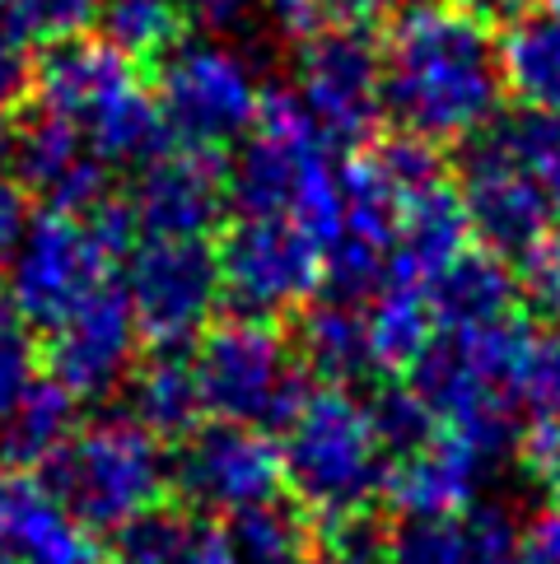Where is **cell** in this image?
Returning a JSON list of instances; mask_svg holds the SVG:
<instances>
[{"instance_id": "1", "label": "cell", "mask_w": 560, "mask_h": 564, "mask_svg": "<svg viewBox=\"0 0 560 564\" xmlns=\"http://www.w3.org/2000/svg\"><path fill=\"white\" fill-rule=\"evenodd\" d=\"M505 98V66L486 24L449 0L397 10L384 47V112L430 145L482 135Z\"/></svg>"}, {"instance_id": "2", "label": "cell", "mask_w": 560, "mask_h": 564, "mask_svg": "<svg viewBox=\"0 0 560 564\" xmlns=\"http://www.w3.org/2000/svg\"><path fill=\"white\" fill-rule=\"evenodd\" d=\"M33 94L37 112L79 131L108 169H140L169 145L154 94L140 85L131 56L117 52L108 37H71L47 47L33 70Z\"/></svg>"}, {"instance_id": "3", "label": "cell", "mask_w": 560, "mask_h": 564, "mask_svg": "<svg viewBox=\"0 0 560 564\" xmlns=\"http://www.w3.org/2000/svg\"><path fill=\"white\" fill-rule=\"evenodd\" d=\"M225 183L244 215H290L323 243V252L342 229V164L327 154V140L309 122L294 89H271L262 98V112L225 169Z\"/></svg>"}, {"instance_id": "4", "label": "cell", "mask_w": 560, "mask_h": 564, "mask_svg": "<svg viewBox=\"0 0 560 564\" xmlns=\"http://www.w3.org/2000/svg\"><path fill=\"white\" fill-rule=\"evenodd\" d=\"M280 434V480H290L304 509L323 518L365 513L384 490V448L365 401H355L346 388L304 392Z\"/></svg>"}, {"instance_id": "5", "label": "cell", "mask_w": 560, "mask_h": 564, "mask_svg": "<svg viewBox=\"0 0 560 564\" xmlns=\"http://www.w3.org/2000/svg\"><path fill=\"white\" fill-rule=\"evenodd\" d=\"M43 486L89 532H117L159 509L169 490V457L131 415H104L75 430L43 467Z\"/></svg>"}, {"instance_id": "6", "label": "cell", "mask_w": 560, "mask_h": 564, "mask_svg": "<svg viewBox=\"0 0 560 564\" xmlns=\"http://www.w3.org/2000/svg\"><path fill=\"white\" fill-rule=\"evenodd\" d=\"M192 365L206 411L252 430H280L309 392V369L299 365L286 332L271 327V317L238 313L229 322H215L202 332V350Z\"/></svg>"}, {"instance_id": "7", "label": "cell", "mask_w": 560, "mask_h": 564, "mask_svg": "<svg viewBox=\"0 0 560 564\" xmlns=\"http://www.w3.org/2000/svg\"><path fill=\"white\" fill-rule=\"evenodd\" d=\"M154 62V104L164 112L169 140L219 154L252 131L267 89L234 47L211 37H173Z\"/></svg>"}, {"instance_id": "8", "label": "cell", "mask_w": 560, "mask_h": 564, "mask_svg": "<svg viewBox=\"0 0 560 564\" xmlns=\"http://www.w3.org/2000/svg\"><path fill=\"white\" fill-rule=\"evenodd\" d=\"M127 304L140 340L154 350H187L202 340L225 299L219 257L206 238H146L127 252Z\"/></svg>"}, {"instance_id": "9", "label": "cell", "mask_w": 560, "mask_h": 564, "mask_svg": "<svg viewBox=\"0 0 560 564\" xmlns=\"http://www.w3.org/2000/svg\"><path fill=\"white\" fill-rule=\"evenodd\" d=\"M294 98L327 145H365L384 117V47L359 24L309 29L294 56Z\"/></svg>"}, {"instance_id": "10", "label": "cell", "mask_w": 560, "mask_h": 564, "mask_svg": "<svg viewBox=\"0 0 560 564\" xmlns=\"http://www.w3.org/2000/svg\"><path fill=\"white\" fill-rule=\"evenodd\" d=\"M10 261V299L29 317V327H56L75 304L108 285L117 252L98 238L89 215L43 210L29 219L24 238L14 243Z\"/></svg>"}, {"instance_id": "11", "label": "cell", "mask_w": 560, "mask_h": 564, "mask_svg": "<svg viewBox=\"0 0 560 564\" xmlns=\"http://www.w3.org/2000/svg\"><path fill=\"white\" fill-rule=\"evenodd\" d=\"M215 257L225 299L252 317L304 308L323 285V243L290 215H244Z\"/></svg>"}, {"instance_id": "12", "label": "cell", "mask_w": 560, "mask_h": 564, "mask_svg": "<svg viewBox=\"0 0 560 564\" xmlns=\"http://www.w3.org/2000/svg\"><path fill=\"white\" fill-rule=\"evenodd\" d=\"M169 486L206 513H238L280 495V453L262 430L238 420L196 425L169 462Z\"/></svg>"}, {"instance_id": "13", "label": "cell", "mask_w": 560, "mask_h": 564, "mask_svg": "<svg viewBox=\"0 0 560 564\" xmlns=\"http://www.w3.org/2000/svg\"><path fill=\"white\" fill-rule=\"evenodd\" d=\"M47 369L75 401L108 397L136 369L140 332L127 304V290L108 280L85 304H75L56 327H47Z\"/></svg>"}, {"instance_id": "14", "label": "cell", "mask_w": 560, "mask_h": 564, "mask_svg": "<svg viewBox=\"0 0 560 564\" xmlns=\"http://www.w3.org/2000/svg\"><path fill=\"white\" fill-rule=\"evenodd\" d=\"M136 234L146 238H206L229 206L225 164L211 150H159L136 169L131 196L122 200Z\"/></svg>"}, {"instance_id": "15", "label": "cell", "mask_w": 560, "mask_h": 564, "mask_svg": "<svg viewBox=\"0 0 560 564\" xmlns=\"http://www.w3.org/2000/svg\"><path fill=\"white\" fill-rule=\"evenodd\" d=\"M457 196L467 210V229L499 257H528L551 234L547 192L495 135L467 154Z\"/></svg>"}, {"instance_id": "16", "label": "cell", "mask_w": 560, "mask_h": 564, "mask_svg": "<svg viewBox=\"0 0 560 564\" xmlns=\"http://www.w3.org/2000/svg\"><path fill=\"white\" fill-rule=\"evenodd\" d=\"M10 173L24 183V192L43 196L47 210H75V215L94 210L108 187V164L89 150V140L47 112H33L14 127Z\"/></svg>"}, {"instance_id": "17", "label": "cell", "mask_w": 560, "mask_h": 564, "mask_svg": "<svg viewBox=\"0 0 560 564\" xmlns=\"http://www.w3.org/2000/svg\"><path fill=\"white\" fill-rule=\"evenodd\" d=\"M0 560L6 564H104L94 532L43 480H0Z\"/></svg>"}, {"instance_id": "18", "label": "cell", "mask_w": 560, "mask_h": 564, "mask_svg": "<svg viewBox=\"0 0 560 564\" xmlns=\"http://www.w3.org/2000/svg\"><path fill=\"white\" fill-rule=\"evenodd\" d=\"M482 467L486 462L463 438L439 430L420 448L392 457V467L384 471V495L402 518H457L472 509Z\"/></svg>"}, {"instance_id": "19", "label": "cell", "mask_w": 560, "mask_h": 564, "mask_svg": "<svg viewBox=\"0 0 560 564\" xmlns=\"http://www.w3.org/2000/svg\"><path fill=\"white\" fill-rule=\"evenodd\" d=\"M467 210L463 196L449 177L426 183L402 196V210H397V238L388 252V275L384 280H402V285H420L449 267V261L467 248Z\"/></svg>"}, {"instance_id": "20", "label": "cell", "mask_w": 560, "mask_h": 564, "mask_svg": "<svg viewBox=\"0 0 560 564\" xmlns=\"http://www.w3.org/2000/svg\"><path fill=\"white\" fill-rule=\"evenodd\" d=\"M514 518L505 509H467L457 518H407L388 532V564H518Z\"/></svg>"}, {"instance_id": "21", "label": "cell", "mask_w": 560, "mask_h": 564, "mask_svg": "<svg viewBox=\"0 0 560 564\" xmlns=\"http://www.w3.org/2000/svg\"><path fill=\"white\" fill-rule=\"evenodd\" d=\"M426 299L434 322H444V327H495L518 308V275L499 252L463 248L426 285Z\"/></svg>"}, {"instance_id": "22", "label": "cell", "mask_w": 560, "mask_h": 564, "mask_svg": "<svg viewBox=\"0 0 560 564\" xmlns=\"http://www.w3.org/2000/svg\"><path fill=\"white\" fill-rule=\"evenodd\" d=\"M290 346L299 355V365H304L309 373H317V378H327L332 388L365 378V369L374 365L365 308H359L355 299H346V294L309 299V304L299 308Z\"/></svg>"}, {"instance_id": "23", "label": "cell", "mask_w": 560, "mask_h": 564, "mask_svg": "<svg viewBox=\"0 0 560 564\" xmlns=\"http://www.w3.org/2000/svg\"><path fill=\"white\" fill-rule=\"evenodd\" d=\"M127 415L154 438H183L202 425V382L187 350H154L127 373Z\"/></svg>"}, {"instance_id": "24", "label": "cell", "mask_w": 560, "mask_h": 564, "mask_svg": "<svg viewBox=\"0 0 560 564\" xmlns=\"http://www.w3.org/2000/svg\"><path fill=\"white\" fill-rule=\"evenodd\" d=\"M499 66H505V85L532 112L560 117V0H542L524 19H514L499 47Z\"/></svg>"}, {"instance_id": "25", "label": "cell", "mask_w": 560, "mask_h": 564, "mask_svg": "<svg viewBox=\"0 0 560 564\" xmlns=\"http://www.w3.org/2000/svg\"><path fill=\"white\" fill-rule=\"evenodd\" d=\"M79 430L75 397L56 378H33L24 397L0 420V462L10 467H47L56 448Z\"/></svg>"}, {"instance_id": "26", "label": "cell", "mask_w": 560, "mask_h": 564, "mask_svg": "<svg viewBox=\"0 0 560 564\" xmlns=\"http://www.w3.org/2000/svg\"><path fill=\"white\" fill-rule=\"evenodd\" d=\"M374 304L365 308L369 327V355L378 369H411L416 355L426 350V340L434 336V313L420 285H402V280H384L374 294Z\"/></svg>"}, {"instance_id": "27", "label": "cell", "mask_w": 560, "mask_h": 564, "mask_svg": "<svg viewBox=\"0 0 560 564\" xmlns=\"http://www.w3.org/2000/svg\"><path fill=\"white\" fill-rule=\"evenodd\" d=\"M238 564H304L313 546L309 518L286 499H262L252 509H238L225 522Z\"/></svg>"}, {"instance_id": "28", "label": "cell", "mask_w": 560, "mask_h": 564, "mask_svg": "<svg viewBox=\"0 0 560 564\" xmlns=\"http://www.w3.org/2000/svg\"><path fill=\"white\" fill-rule=\"evenodd\" d=\"M98 24L108 29V43L127 56H159L177 37V6L173 0H104Z\"/></svg>"}, {"instance_id": "29", "label": "cell", "mask_w": 560, "mask_h": 564, "mask_svg": "<svg viewBox=\"0 0 560 564\" xmlns=\"http://www.w3.org/2000/svg\"><path fill=\"white\" fill-rule=\"evenodd\" d=\"M365 415H369L374 438H378V448H384V457H402V453L420 448L426 438H434V434H439L434 411L416 397L411 382H407V388H397V382H388V388H378V392L369 397Z\"/></svg>"}, {"instance_id": "30", "label": "cell", "mask_w": 560, "mask_h": 564, "mask_svg": "<svg viewBox=\"0 0 560 564\" xmlns=\"http://www.w3.org/2000/svg\"><path fill=\"white\" fill-rule=\"evenodd\" d=\"M495 140L537 177V187L547 192L551 210H560V117L528 108L524 117L499 127Z\"/></svg>"}, {"instance_id": "31", "label": "cell", "mask_w": 560, "mask_h": 564, "mask_svg": "<svg viewBox=\"0 0 560 564\" xmlns=\"http://www.w3.org/2000/svg\"><path fill=\"white\" fill-rule=\"evenodd\" d=\"M514 397L532 420H560V332H528L514 369Z\"/></svg>"}, {"instance_id": "32", "label": "cell", "mask_w": 560, "mask_h": 564, "mask_svg": "<svg viewBox=\"0 0 560 564\" xmlns=\"http://www.w3.org/2000/svg\"><path fill=\"white\" fill-rule=\"evenodd\" d=\"M37 378V340L29 317L14 308V299L0 290V420L10 415V406L24 388Z\"/></svg>"}, {"instance_id": "33", "label": "cell", "mask_w": 560, "mask_h": 564, "mask_svg": "<svg viewBox=\"0 0 560 564\" xmlns=\"http://www.w3.org/2000/svg\"><path fill=\"white\" fill-rule=\"evenodd\" d=\"M323 555L332 564H388V532L365 513L323 518Z\"/></svg>"}, {"instance_id": "34", "label": "cell", "mask_w": 560, "mask_h": 564, "mask_svg": "<svg viewBox=\"0 0 560 564\" xmlns=\"http://www.w3.org/2000/svg\"><path fill=\"white\" fill-rule=\"evenodd\" d=\"M33 94V66L14 37L0 33V131H6L19 112H24Z\"/></svg>"}, {"instance_id": "35", "label": "cell", "mask_w": 560, "mask_h": 564, "mask_svg": "<svg viewBox=\"0 0 560 564\" xmlns=\"http://www.w3.org/2000/svg\"><path fill=\"white\" fill-rule=\"evenodd\" d=\"M524 261H528V267H524V285L537 299V308H547V313L560 317V229H551Z\"/></svg>"}, {"instance_id": "36", "label": "cell", "mask_w": 560, "mask_h": 564, "mask_svg": "<svg viewBox=\"0 0 560 564\" xmlns=\"http://www.w3.org/2000/svg\"><path fill=\"white\" fill-rule=\"evenodd\" d=\"M514 453L524 457V467L532 476H542L547 486H556L560 480V420H532V425H524Z\"/></svg>"}, {"instance_id": "37", "label": "cell", "mask_w": 560, "mask_h": 564, "mask_svg": "<svg viewBox=\"0 0 560 564\" xmlns=\"http://www.w3.org/2000/svg\"><path fill=\"white\" fill-rule=\"evenodd\" d=\"M29 192L24 183L10 173V169H0V261H6L14 252V243L24 238L29 229Z\"/></svg>"}, {"instance_id": "38", "label": "cell", "mask_w": 560, "mask_h": 564, "mask_svg": "<svg viewBox=\"0 0 560 564\" xmlns=\"http://www.w3.org/2000/svg\"><path fill=\"white\" fill-rule=\"evenodd\" d=\"M183 564H238L234 546H229V532L225 522H206V518H192V532H187V551Z\"/></svg>"}, {"instance_id": "39", "label": "cell", "mask_w": 560, "mask_h": 564, "mask_svg": "<svg viewBox=\"0 0 560 564\" xmlns=\"http://www.w3.org/2000/svg\"><path fill=\"white\" fill-rule=\"evenodd\" d=\"M177 14H187L192 24H202L211 33H225V29H238L252 10V0H173Z\"/></svg>"}, {"instance_id": "40", "label": "cell", "mask_w": 560, "mask_h": 564, "mask_svg": "<svg viewBox=\"0 0 560 564\" xmlns=\"http://www.w3.org/2000/svg\"><path fill=\"white\" fill-rule=\"evenodd\" d=\"M397 10H407V0H317V14L336 19V24H359V29H369Z\"/></svg>"}, {"instance_id": "41", "label": "cell", "mask_w": 560, "mask_h": 564, "mask_svg": "<svg viewBox=\"0 0 560 564\" xmlns=\"http://www.w3.org/2000/svg\"><path fill=\"white\" fill-rule=\"evenodd\" d=\"M449 6H457L463 14H472L476 24H514V19H524L532 6H542V0H449Z\"/></svg>"}, {"instance_id": "42", "label": "cell", "mask_w": 560, "mask_h": 564, "mask_svg": "<svg viewBox=\"0 0 560 564\" xmlns=\"http://www.w3.org/2000/svg\"><path fill=\"white\" fill-rule=\"evenodd\" d=\"M271 10L276 24H286L290 33H309L313 19H317V0H262Z\"/></svg>"}, {"instance_id": "43", "label": "cell", "mask_w": 560, "mask_h": 564, "mask_svg": "<svg viewBox=\"0 0 560 564\" xmlns=\"http://www.w3.org/2000/svg\"><path fill=\"white\" fill-rule=\"evenodd\" d=\"M518 564H560V541H551L547 532H528L524 546H518Z\"/></svg>"}, {"instance_id": "44", "label": "cell", "mask_w": 560, "mask_h": 564, "mask_svg": "<svg viewBox=\"0 0 560 564\" xmlns=\"http://www.w3.org/2000/svg\"><path fill=\"white\" fill-rule=\"evenodd\" d=\"M532 528H537V532H547L551 541H560V480H556V486H551V503H547V509H542V518H537V522H532Z\"/></svg>"}, {"instance_id": "45", "label": "cell", "mask_w": 560, "mask_h": 564, "mask_svg": "<svg viewBox=\"0 0 560 564\" xmlns=\"http://www.w3.org/2000/svg\"><path fill=\"white\" fill-rule=\"evenodd\" d=\"M0 480H6V471H0Z\"/></svg>"}, {"instance_id": "46", "label": "cell", "mask_w": 560, "mask_h": 564, "mask_svg": "<svg viewBox=\"0 0 560 564\" xmlns=\"http://www.w3.org/2000/svg\"><path fill=\"white\" fill-rule=\"evenodd\" d=\"M0 564H6V560H0Z\"/></svg>"}]
</instances>
